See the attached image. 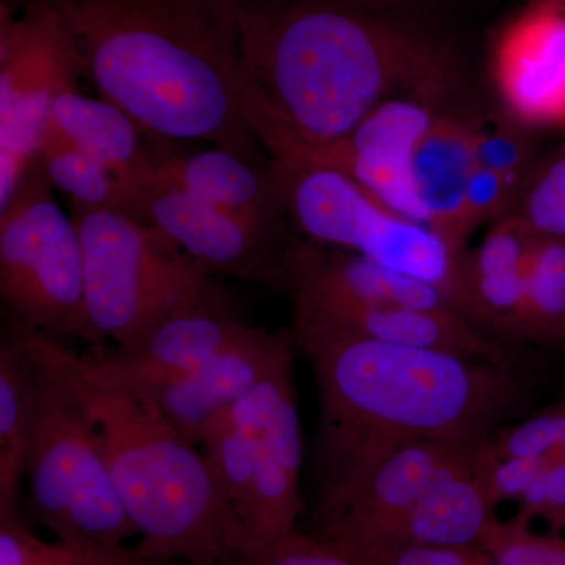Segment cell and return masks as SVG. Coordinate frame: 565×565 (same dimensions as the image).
Here are the masks:
<instances>
[{
	"mask_svg": "<svg viewBox=\"0 0 565 565\" xmlns=\"http://www.w3.org/2000/svg\"><path fill=\"white\" fill-rule=\"evenodd\" d=\"M248 121L270 158L345 139L382 103L465 111L455 44L415 11L362 0H233Z\"/></svg>",
	"mask_w": 565,
	"mask_h": 565,
	"instance_id": "1",
	"label": "cell"
},
{
	"mask_svg": "<svg viewBox=\"0 0 565 565\" xmlns=\"http://www.w3.org/2000/svg\"><path fill=\"white\" fill-rule=\"evenodd\" d=\"M82 76L148 139L211 141L266 163L248 121L250 81L233 0H47Z\"/></svg>",
	"mask_w": 565,
	"mask_h": 565,
	"instance_id": "2",
	"label": "cell"
},
{
	"mask_svg": "<svg viewBox=\"0 0 565 565\" xmlns=\"http://www.w3.org/2000/svg\"><path fill=\"white\" fill-rule=\"evenodd\" d=\"M292 337L318 382L323 479L405 441L476 448L526 407L516 366L352 334L292 330Z\"/></svg>",
	"mask_w": 565,
	"mask_h": 565,
	"instance_id": "3",
	"label": "cell"
},
{
	"mask_svg": "<svg viewBox=\"0 0 565 565\" xmlns=\"http://www.w3.org/2000/svg\"><path fill=\"white\" fill-rule=\"evenodd\" d=\"M29 343L87 408L122 505L140 535V559L233 565L247 555L239 519L206 456L140 394L106 384L82 356L24 326Z\"/></svg>",
	"mask_w": 565,
	"mask_h": 565,
	"instance_id": "4",
	"label": "cell"
},
{
	"mask_svg": "<svg viewBox=\"0 0 565 565\" xmlns=\"http://www.w3.org/2000/svg\"><path fill=\"white\" fill-rule=\"evenodd\" d=\"M473 449L405 441L323 479L316 537L355 563L405 546L478 544L494 515Z\"/></svg>",
	"mask_w": 565,
	"mask_h": 565,
	"instance_id": "5",
	"label": "cell"
},
{
	"mask_svg": "<svg viewBox=\"0 0 565 565\" xmlns=\"http://www.w3.org/2000/svg\"><path fill=\"white\" fill-rule=\"evenodd\" d=\"M33 353L44 377L24 476L33 514L68 546L77 565H131L140 557L128 541L139 533L114 484L95 424L76 394Z\"/></svg>",
	"mask_w": 565,
	"mask_h": 565,
	"instance_id": "6",
	"label": "cell"
},
{
	"mask_svg": "<svg viewBox=\"0 0 565 565\" xmlns=\"http://www.w3.org/2000/svg\"><path fill=\"white\" fill-rule=\"evenodd\" d=\"M84 256L85 296L103 343L132 348L184 305L217 289L159 226L111 207L70 202Z\"/></svg>",
	"mask_w": 565,
	"mask_h": 565,
	"instance_id": "7",
	"label": "cell"
},
{
	"mask_svg": "<svg viewBox=\"0 0 565 565\" xmlns=\"http://www.w3.org/2000/svg\"><path fill=\"white\" fill-rule=\"evenodd\" d=\"M270 159L286 215L303 239L430 282L471 321L468 248L390 210L348 174L300 159Z\"/></svg>",
	"mask_w": 565,
	"mask_h": 565,
	"instance_id": "8",
	"label": "cell"
},
{
	"mask_svg": "<svg viewBox=\"0 0 565 565\" xmlns=\"http://www.w3.org/2000/svg\"><path fill=\"white\" fill-rule=\"evenodd\" d=\"M40 159L0 207V296L11 318L61 341L106 348L93 330L84 256L71 214L52 195Z\"/></svg>",
	"mask_w": 565,
	"mask_h": 565,
	"instance_id": "9",
	"label": "cell"
},
{
	"mask_svg": "<svg viewBox=\"0 0 565 565\" xmlns=\"http://www.w3.org/2000/svg\"><path fill=\"white\" fill-rule=\"evenodd\" d=\"M79 55L61 14L35 0L20 14L0 13V207L39 159L52 104L76 90Z\"/></svg>",
	"mask_w": 565,
	"mask_h": 565,
	"instance_id": "10",
	"label": "cell"
},
{
	"mask_svg": "<svg viewBox=\"0 0 565 565\" xmlns=\"http://www.w3.org/2000/svg\"><path fill=\"white\" fill-rule=\"evenodd\" d=\"M294 352L285 353L233 408L252 444L255 481L245 530L248 553L292 534L303 512V437L294 382Z\"/></svg>",
	"mask_w": 565,
	"mask_h": 565,
	"instance_id": "11",
	"label": "cell"
},
{
	"mask_svg": "<svg viewBox=\"0 0 565 565\" xmlns=\"http://www.w3.org/2000/svg\"><path fill=\"white\" fill-rule=\"evenodd\" d=\"M247 327L217 288L167 316L139 344L81 356L99 381L139 393L202 366Z\"/></svg>",
	"mask_w": 565,
	"mask_h": 565,
	"instance_id": "12",
	"label": "cell"
},
{
	"mask_svg": "<svg viewBox=\"0 0 565 565\" xmlns=\"http://www.w3.org/2000/svg\"><path fill=\"white\" fill-rule=\"evenodd\" d=\"M140 218L159 226L212 277L230 275L267 288L288 289L289 244L264 236L228 212L158 184L145 200Z\"/></svg>",
	"mask_w": 565,
	"mask_h": 565,
	"instance_id": "13",
	"label": "cell"
},
{
	"mask_svg": "<svg viewBox=\"0 0 565 565\" xmlns=\"http://www.w3.org/2000/svg\"><path fill=\"white\" fill-rule=\"evenodd\" d=\"M294 344L289 330L270 332L248 326L202 366L137 394L200 448L207 426L236 407Z\"/></svg>",
	"mask_w": 565,
	"mask_h": 565,
	"instance_id": "14",
	"label": "cell"
},
{
	"mask_svg": "<svg viewBox=\"0 0 565 565\" xmlns=\"http://www.w3.org/2000/svg\"><path fill=\"white\" fill-rule=\"evenodd\" d=\"M492 76L505 117L565 129V10L527 6L498 40Z\"/></svg>",
	"mask_w": 565,
	"mask_h": 565,
	"instance_id": "15",
	"label": "cell"
},
{
	"mask_svg": "<svg viewBox=\"0 0 565 565\" xmlns=\"http://www.w3.org/2000/svg\"><path fill=\"white\" fill-rule=\"evenodd\" d=\"M150 145L158 184L228 212L277 243H286L285 203L275 180L273 159L253 162L221 147L181 152L172 150L170 143L150 140Z\"/></svg>",
	"mask_w": 565,
	"mask_h": 565,
	"instance_id": "16",
	"label": "cell"
},
{
	"mask_svg": "<svg viewBox=\"0 0 565 565\" xmlns=\"http://www.w3.org/2000/svg\"><path fill=\"white\" fill-rule=\"evenodd\" d=\"M47 125L114 173L129 193L131 215L140 217L158 180L150 140L131 115L117 104L88 98L76 88L57 96Z\"/></svg>",
	"mask_w": 565,
	"mask_h": 565,
	"instance_id": "17",
	"label": "cell"
},
{
	"mask_svg": "<svg viewBox=\"0 0 565 565\" xmlns=\"http://www.w3.org/2000/svg\"><path fill=\"white\" fill-rule=\"evenodd\" d=\"M481 121L465 111H444L416 145L411 174L426 212V225L452 245L467 248L471 236L465 193L476 169Z\"/></svg>",
	"mask_w": 565,
	"mask_h": 565,
	"instance_id": "18",
	"label": "cell"
},
{
	"mask_svg": "<svg viewBox=\"0 0 565 565\" xmlns=\"http://www.w3.org/2000/svg\"><path fill=\"white\" fill-rule=\"evenodd\" d=\"M539 237L512 212L494 222L482 243L468 253L471 321L508 345L515 343L516 316Z\"/></svg>",
	"mask_w": 565,
	"mask_h": 565,
	"instance_id": "19",
	"label": "cell"
},
{
	"mask_svg": "<svg viewBox=\"0 0 565 565\" xmlns=\"http://www.w3.org/2000/svg\"><path fill=\"white\" fill-rule=\"evenodd\" d=\"M43 370L10 316L0 343V497L20 494L43 397Z\"/></svg>",
	"mask_w": 565,
	"mask_h": 565,
	"instance_id": "20",
	"label": "cell"
},
{
	"mask_svg": "<svg viewBox=\"0 0 565 565\" xmlns=\"http://www.w3.org/2000/svg\"><path fill=\"white\" fill-rule=\"evenodd\" d=\"M446 110L415 98H394L375 107L345 139L291 152L280 158L313 163L363 159L374 162H411L416 145Z\"/></svg>",
	"mask_w": 565,
	"mask_h": 565,
	"instance_id": "21",
	"label": "cell"
},
{
	"mask_svg": "<svg viewBox=\"0 0 565 565\" xmlns=\"http://www.w3.org/2000/svg\"><path fill=\"white\" fill-rule=\"evenodd\" d=\"M565 344V239L535 244L515 323V343Z\"/></svg>",
	"mask_w": 565,
	"mask_h": 565,
	"instance_id": "22",
	"label": "cell"
},
{
	"mask_svg": "<svg viewBox=\"0 0 565 565\" xmlns=\"http://www.w3.org/2000/svg\"><path fill=\"white\" fill-rule=\"evenodd\" d=\"M39 159L52 185L65 192L70 202L131 214V199L121 181L51 125L44 129Z\"/></svg>",
	"mask_w": 565,
	"mask_h": 565,
	"instance_id": "23",
	"label": "cell"
},
{
	"mask_svg": "<svg viewBox=\"0 0 565 565\" xmlns=\"http://www.w3.org/2000/svg\"><path fill=\"white\" fill-rule=\"evenodd\" d=\"M479 460L525 459L546 470L565 462V399L490 435L476 446Z\"/></svg>",
	"mask_w": 565,
	"mask_h": 565,
	"instance_id": "24",
	"label": "cell"
},
{
	"mask_svg": "<svg viewBox=\"0 0 565 565\" xmlns=\"http://www.w3.org/2000/svg\"><path fill=\"white\" fill-rule=\"evenodd\" d=\"M533 523L519 511L505 520L493 515L478 545L494 565H565V534L537 533Z\"/></svg>",
	"mask_w": 565,
	"mask_h": 565,
	"instance_id": "25",
	"label": "cell"
},
{
	"mask_svg": "<svg viewBox=\"0 0 565 565\" xmlns=\"http://www.w3.org/2000/svg\"><path fill=\"white\" fill-rule=\"evenodd\" d=\"M531 132L533 129L503 115L490 128L481 125L476 139L478 166L500 174L520 195L539 163Z\"/></svg>",
	"mask_w": 565,
	"mask_h": 565,
	"instance_id": "26",
	"label": "cell"
},
{
	"mask_svg": "<svg viewBox=\"0 0 565 565\" xmlns=\"http://www.w3.org/2000/svg\"><path fill=\"white\" fill-rule=\"evenodd\" d=\"M515 214L542 236L565 239V147L548 161L537 163Z\"/></svg>",
	"mask_w": 565,
	"mask_h": 565,
	"instance_id": "27",
	"label": "cell"
},
{
	"mask_svg": "<svg viewBox=\"0 0 565 565\" xmlns=\"http://www.w3.org/2000/svg\"><path fill=\"white\" fill-rule=\"evenodd\" d=\"M20 503V494L0 497V565H77L68 546L33 533Z\"/></svg>",
	"mask_w": 565,
	"mask_h": 565,
	"instance_id": "28",
	"label": "cell"
},
{
	"mask_svg": "<svg viewBox=\"0 0 565 565\" xmlns=\"http://www.w3.org/2000/svg\"><path fill=\"white\" fill-rule=\"evenodd\" d=\"M233 565H359L311 533L294 531L280 541L248 553Z\"/></svg>",
	"mask_w": 565,
	"mask_h": 565,
	"instance_id": "29",
	"label": "cell"
},
{
	"mask_svg": "<svg viewBox=\"0 0 565 565\" xmlns=\"http://www.w3.org/2000/svg\"><path fill=\"white\" fill-rule=\"evenodd\" d=\"M520 192L500 174L482 169L476 163L465 193V217L475 232L487 222H497L515 212Z\"/></svg>",
	"mask_w": 565,
	"mask_h": 565,
	"instance_id": "30",
	"label": "cell"
},
{
	"mask_svg": "<svg viewBox=\"0 0 565 565\" xmlns=\"http://www.w3.org/2000/svg\"><path fill=\"white\" fill-rule=\"evenodd\" d=\"M516 503L519 512L544 522L546 531L565 534V462L550 468Z\"/></svg>",
	"mask_w": 565,
	"mask_h": 565,
	"instance_id": "31",
	"label": "cell"
},
{
	"mask_svg": "<svg viewBox=\"0 0 565 565\" xmlns=\"http://www.w3.org/2000/svg\"><path fill=\"white\" fill-rule=\"evenodd\" d=\"M359 565H494L478 544L405 546Z\"/></svg>",
	"mask_w": 565,
	"mask_h": 565,
	"instance_id": "32",
	"label": "cell"
},
{
	"mask_svg": "<svg viewBox=\"0 0 565 565\" xmlns=\"http://www.w3.org/2000/svg\"><path fill=\"white\" fill-rule=\"evenodd\" d=\"M35 0H0V9L18 14L28 9Z\"/></svg>",
	"mask_w": 565,
	"mask_h": 565,
	"instance_id": "33",
	"label": "cell"
},
{
	"mask_svg": "<svg viewBox=\"0 0 565 565\" xmlns=\"http://www.w3.org/2000/svg\"><path fill=\"white\" fill-rule=\"evenodd\" d=\"M530 7L548 10H565V0H531Z\"/></svg>",
	"mask_w": 565,
	"mask_h": 565,
	"instance_id": "34",
	"label": "cell"
},
{
	"mask_svg": "<svg viewBox=\"0 0 565 565\" xmlns=\"http://www.w3.org/2000/svg\"><path fill=\"white\" fill-rule=\"evenodd\" d=\"M131 565H167L161 563H152V561L137 559L136 563Z\"/></svg>",
	"mask_w": 565,
	"mask_h": 565,
	"instance_id": "35",
	"label": "cell"
}]
</instances>
